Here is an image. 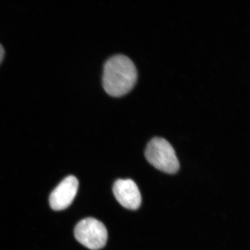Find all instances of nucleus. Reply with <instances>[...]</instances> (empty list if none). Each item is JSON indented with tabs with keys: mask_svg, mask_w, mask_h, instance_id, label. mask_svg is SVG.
<instances>
[{
	"mask_svg": "<svg viewBox=\"0 0 250 250\" xmlns=\"http://www.w3.org/2000/svg\"><path fill=\"white\" fill-rule=\"evenodd\" d=\"M137 80V72L133 62L126 56H112L105 62L103 85L109 95L121 97L133 88Z\"/></svg>",
	"mask_w": 250,
	"mask_h": 250,
	"instance_id": "nucleus-1",
	"label": "nucleus"
},
{
	"mask_svg": "<svg viewBox=\"0 0 250 250\" xmlns=\"http://www.w3.org/2000/svg\"><path fill=\"white\" fill-rule=\"evenodd\" d=\"M145 156L150 164L157 169L168 174L179 170V161L170 144L160 137L150 141L146 146Z\"/></svg>",
	"mask_w": 250,
	"mask_h": 250,
	"instance_id": "nucleus-2",
	"label": "nucleus"
},
{
	"mask_svg": "<svg viewBox=\"0 0 250 250\" xmlns=\"http://www.w3.org/2000/svg\"><path fill=\"white\" fill-rule=\"evenodd\" d=\"M74 235L78 242L92 250L104 248L108 239L104 225L93 218H86L80 221L75 228Z\"/></svg>",
	"mask_w": 250,
	"mask_h": 250,
	"instance_id": "nucleus-3",
	"label": "nucleus"
},
{
	"mask_svg": "<svg viewBox=\"0 0 250 250\" xmlns=\"http://www.w3.org/2000/svg\"><path fill=\"white\" fill-rule=\"evenodd\" d=\"M78 186L76 177L65 178L50 195L49 204L53 210L60 211L69 207L77 195Z\"/></svg>",
	"mask_w": 250,
	"mask_h": 250,
	"instance_id": "nucleus-4",
	"label": "nucleus"
},
{
	"mask_svg": "<svg viewBox=\"0 0 250 250\" xmlns=\"http://www.w3.org/2000/svg\"><path fill=\"white\" fill-rule=\"evenodd\" d=\"M115 198L123 207L136 210L142 203V196L136 184L130 179H120L115 181L113 186Z\"/></svg>",
	"mask_w": 250,
	"mask_h": 250,
	"instance_id": "nucleus-5",
	"label": "nucleus"
},
{
	"mask_svg": "<svg viewBox=\"0 0 250 250\" xmlns=\"http://www.w3.org/2000/svg\"><path fill=\"white\" fill-rule=\"evenodd\" d=\"M4 56V49L1 44H0V64L3 60Z\"/></svg>",
	"mask_w": 250,
	"mask_h": 250,
	"instance_id": "nucleus-6",
	"label": "nucleus"
}]
</instances>
